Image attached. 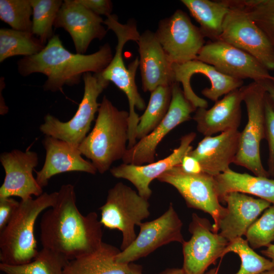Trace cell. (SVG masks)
Returning a JSON list of instances; mask_svg holds the SVG:
<instances>
[{
  "label": "cell",
  "instance_id": "6da1fadb",
  "mask_svg": "<svg viewBox=\"0 0 274 274\" xmlns=\"http://www.w3.org/2000/svg\"><path fill=\"white\" fill-rule=\"evenodd\" d=\"M55 203L43 214L40 222L42 248L70 261L97 248L102 243V224L95 212L79 210L75 187L62 185Z\"/></svg>",
  "mask_w": 274,
  "mask_h": 274
},
{
  "label": "cell",
  "instance_id": "7a4b0ae2",
  "mask_svg": "<svg viewBox=\"0 0 274 274\" xmlns=\"http://www.w3.org/2000/svg\"><path fill=\"white\" fill-rule=\"evenodd\" d=\"M113 57L108 43L92 54H74L64 48L58 35H54L39 53L18 61V71L22 76L42 73L47 77L44 90L63 92L64 85L79 84L84 74L101 72Z\"/></svg>",
  "mask_w": 274,
  "mask_h": 274
},
{
  "label": "cell",
  "instance_id": "3957f363",
  "mask_svg": "<svg viewBox=\"0 0 274 274\" xmlns=\"http://www.w3.org/2000/svg\"><path fill=\"white\" fill-rule=\"evenodd\" d=\"M92 130L78 148L100 174L123 158L128 141L129 112L119 110L106 96L102 98Z\"/></svg>",
  "mask_w": 274,
  "mask_h": 274
},
{
  "label": "cell",
  "instance_id": "277c9868",
  "mask_svg": "<svg viewBox=\"0 0 274 274\" xmlns=\"http://www.w3.org/2000/svg\"><path fill=\"white\" fill-rule=\"evenodd\" d=\"M58 192H43L36 198L21 200L9 222L0 232V260L9 265L31 262L37 255L35 226L39 216L55 203Z\"/></svg>",
  "mask_w": 274,
  "mask_h": 274
},
{
  "label": "cell",
  "instance_id": "5b68a950",
  "mask_svg": "<svg viewBox=\"0 0 274 274\" xmlns=\"http://www.w3.org/2000/svg\"><path fill=\"white\" fill-rule=\"evenodd\" d=\"M104 24L107 26L108 29L112 30L115 33L117 44L111 61L100 74L105 80L114 83L127 96L129 114L127 148L130 149L137 142L136 130L140 116L135 112V109L143 111L146 106L139 92L135 81L136 71L139 66V58L136 57L127 67L122 57V51L127 42L133 41L136 43L141 34L135 21L131 20L126 24H121L115 14L107 17L104 20Z\"/></svg>",
  "mask_w": 274,
  "mask_h": 274
},
{
  "label": "cell",
  "instance_id": "8992f818",
  "mask_svg": "<svg viewBox=\"0 0 274 274\" xmlns=\"http://www.w3.org/2000/svg\"><path fill=\"white\" fill-rule=\"evenodd\" d=\"M243 100L248 115L247 124L240 134L237 153L233 163L252 172L255 176L269 178L260 156V143L265 138V90L253 82L242 87Z\"/></svg>",
  "mask_w": 274,
  "mask_h": 274
},
{
  "label": "cell",
  "instance_id": "52a82bcc",
  "mask_svg": "<svg viewBox=\"0 0 274 274\" xmlns=\"http://www.w3.org/2000/svg\"><path fill=\"white\" fill-rule=\"evenodd\" d=\"M149 208L148 199L122 182L109 190L105 203L99 208L100 222L106 228L122 232L121 251L136 238L134 227L150 216Z\"/></svg>",
  "mask_w": 274,
  "mask_h": 274
},
{
  "label": "cell",
  "instance_id": "ba28073f",
  "mask_svg": "<svg viewBox=\"0 0 274 274\" xmlns=\"http://www.w3.org/2000/svg\"><path fill=\"white\" fill-rule=\"evenodd\" d=\"M82 77L84 94L74 116L70 120L62 122L55 116L47 114L39 128L46 136L58 139L77 147L89 133L91 123L100 106L97 98L110 83L100 73H86Z\"/></svg>",
  "mask_w": 274,
  "mask_h": 274
},
{
  "label": "cell",
  "instance_id": "9c48e42d",
  "mask_svg": "<svg viewBox=\"0 0 274 274\" xmlns=\"http://www.w3.org/2000/svg\"><path fill=\"white\" fill-rule=\"evenodd\" d=\"M157 179L175 187L188 207L199 210L211 216L214 220L213 230L218 233L219 222L226 215L227 209L220 203L214 176L203 172L197 174L187 173L180 164L167 170Z\"/></svg>",
  "mask_w": 274,
  "mask_h": 274
},
{
  "label": "cell",
  "instance_id": "30bf717a",
  "mask_svg": "<svg viewBox=\"0 0 274 274\" xmlns=\"http://www.w3.org/2000/svg\"><path fill=\"white\" fill-rule=\"evenodd\" d=\"M155 32L173 64L197 59L206 44L199 27L193 24L188 15L180 9L161 19Z\"/></svg>",
  "mask_w": 274,
  "mask_h": 274
},
{
  "label": "cell",
  "instance_id": "8fae6325",
  "mask_svg": "<svg viewBox=\"0 0 274 274\" xmlns=\"http://www.w3.org/2000/svg\"><path fill=\"white\" fill-rule=\"evenodd\" d=\"M135 240L117 255L119 263L128 264L145 257L159 247L172 242L182 244L183 223L170 203L167 210L155 219L142 222Z\"/></svg>",
  "mask_w": 274,
  "mask_h": 274
},
{
  "label": "cell",
  "instance_id": "7c38bea8",
  "mask_svg": "<svg viewBox=\"0 0 274 274\" xmlns=\"http://www.w3.org/2000/svg\"><path fill=\"white\" fill-rule=\"evenodd\" d=\"M197 59L213 65L222 73L235 79H251L258 83L271 82L274 84V76L257 59L221 40L206 43Z\"/></svg>",
  "mask_w": 274,
  "mask_h": 274
},
{
  "label": "cell",
  "instance_id": "4fadbf2b",
  "mask_svg": "<svg viewBox=\"0 0 274 274\" xmlns=\"http://www.w3.org/2000/svg\"><path fill=\"white\" fill-rule=\"evenodd\" d=\"M190 239L182 244L185 274H205L207 268L224 256L229 242L219 232L213 231L209 220L196 213L192 215L189 225Z\"/></svg>",
  "mask_w": 274,
  "mask_h": 274
},
{
  "label": "cell",
  "instance_id": "5bb4252c",
  "mask_svg": "<svg viewBox=\"0 0 274 274\" xmlns=\"http://www.w3.org/2000/svg\"><path fill=\"white\" fill-rule=\"evenodd\" d=\"M219 40L251 55L267 70H274V46L242 8L230 7Z\"/></svg>",
  "mask_w": 274,
  "mask_h": 274
},
{
  "label": "cell",
  "instance_id": "9a60e30c",
  "mask_svg": "<svg viewBox=\"0 0 274 274\" xmlns=\"http://www.w3.org/2000/svg\"><path fill=\"white\" fill-rule=\"evenodd\" d=\"M196 108L186 97L180 83L172 85V96L168 112L160 123L148 135L127 150L124 163L143 165L154 162L156 150L163 139L180 124L191 119Z\"/></svg>",
  "mask_w": 274,
  "mask_h": 274
},
{
  "label": "cell",
  "instance_id": "2e32d148",
  "mask_svg": "<svg viewBox=\"0 0 274 274\" xmlns=\"http://www.w3.org/2000/svg\"><path fill=\"white\" fill-rule=\"evenodd\" d=\"M5 177L0 188V197L17 196L21 200L39 196L43 193L42 188L33 175L39 163L36 152L14 149L0 156Z\"/></svg>",
  "mask_w": 274,
  "mask_h": 274
},
{
  "label": "cell",
  "instance_id": "e0dca14e",
  "mask_svg": "<svg viewBox=\"0 0 274 274\" xmlns=\"http://www.w3.org/2000/svg\"><path fill=\"white\" fill-rule=\"evenodd\" d=\"M173 68L176 82L182 84L186 97L196 109L207 108L208 102L198 96L192 89L190 79L193 75H203L210 80L211 87L204 88L201 93L207 98L215 102L221 96L242 87L244 84L243 80L225 75L213 65L198 59L182 64H173Z\"/></svg>",
  "mask_w": 274,
  "mask_h": 274
},
{
  "label": "cell",
  "instance_id": "ac0fdd59",
  "mask_svg": "<svg viewBox=\"0 0 274 274\" xmlns=\"http://www.w3.org/2000/svg\"><path fill=\"white\" fill-rule=\"evenodd\" d=\"M102 17L94 14L77 0H65L55 20L54 26L63 28L71 36L76 53L84 54L94 39L101 40L107 30Z\"/></svg>",
  "mask_w": 274,
  "mask_h": 274
},
{
  "label": "cell",
  "instance_id": "d6986e66",
  "mask_svg": "<svg viewBox=\"0 0 274 274\" xmlns=\"http://www.w3.org/2000/svg\"><path fill=\"white\" fill-rule=\"evenodd\" d=\"M196 134L194 132L182 136L179 146L166 157L147 164L134 165L122 163L110 169L115 178L131 182L142 197L149 200L152 195L151 182L173 167L181 164L183 158L192 149L191 145Z\"/></svg>",
  "mask_w": 274,
  "mask_h": 274
},
{
  "label": "cell",
  "instance_id": "ffe728a7",
  "mask_svg": "<svg viewBox=\"0 0 274 274\" xmlns=\"http://www.w3.org/2000/svg\"><path fill=\"white\" fill-rule=\"evenodd\" d=\"M139 67L144 92L161 86H172L176 82L173 64L169 61L155 32L146 30L136 42Z\"/></svg>",
  "mask_w": 274,
  "mask_h": 274
},
{
  "label": "cell",
  "instance_id": "44dd1931",
  "mask_svg": "<svg viewBox=\"0 0 274 274\" xmlns=\"http://www.w3.org/2000/svg\"><path fill=\"white\" fill-rule=\"evenodd\" d=\"M46 151L44 164L36 172V180L44 188L54 176L70 172L95 175L97 169L91 161L84 159L78 147L50 136L43 140Z\"/></svg>",
  "mask_w": 274,
  "mask_h": 274
},
{
  "label": "cell",
  "instance_id": "7402d4cb",
  "mask_svg": "<svg viewBox=\"0 0 274 274\" xmlns=\"http://www.w3.org/2000/svg\"><path fill=\"white\" fill-rule=\"evenodd\" d=\"M227 212L220 220L218 232L229 243L245 235L260 214L271 206L261 198L238 192L227 193L223 199Z\"/></svg>",
  "mask_w": 274,
  "mask_h": 274
},
{
  "label": "cell",
  "instance_id": "603a6c76",
  "mask_svg": "<svg viewBox=\"0 0 274 274\" xmlns=\"http://www.w3.org/2000/svg\"><path fill=\"white\" fill-rule=\"evenodd\" d=\"M241 132L229 130L215 136H207L188 155L200 163L202 172L215 177L233 163L237 153Z\"/></svg>",
  "mask_w": 274,
  "mask_h": 274
},
{
  "label": "cell",
  "instance_id": "cb8c5ba5",
  "mask_svg": "<svg viewBox=\"0 0 274 274\" xmlns=\"http://www.w3.org/2000/svg\"><path fill=\"white\" fill-rule=\"evenodd\" d=\"M242 87L218 100L209 109H196L193 119L197 131L204 136H212L229 130L238 129L242 118Z\"/></svg>",
  "mask_w": 274,
  "mask_h": 274
},
{
  "label": "cell",
  "instance_id": "d4e9b609",
  "mask_svg": "<svg viewBox=\"0 0 274 274\" xmlns=\"http://www.w3.org/2000/svg\"><path fill=\"white\" fill-rule=\"evenodd\" d=\"M214 178L220 202L227 193L238 192L255 195L274 204V179L238 173L230 168Z\"/></svg>",
  "mask_w": 274,
  "mask_h": 274
},
{
  "label": "cell",
  "instance_id": "484cf974",
  "mask_svg": "<svg viewBox=\"0 0 274 274\" xmlns=\"http://www.w3.org/2000/svg\"><path fill=\"white\" fill-rule=\"evenodd\" d=\"M120 251L102 242L94 251L69 261L63 274H126L128 264L116 260Z\"/></svg>",
  "mask_w": 274,
  "mask_h": 274
},
{
  "label": "cell",
  "instance_id": "4316f807",
  "mask_svg": "<svg viewBox=\"0 0 274 274\" xmlns=\"http://www.w3.org/2000/svg\"><path fill=\"white\" fill-rule=\"evenodd\" d=\"M191 16L199 23L205 38L219 40L224 21L230 5L228 0H182Z\"/></svg>",
  "mask_w": 274,
  "mask_h": 274
},
{
  "label": "cell",
  "instance_id": "83f0119b",
  "mask_svg": "<svg viewBox=\"0 0 274 274\" xmlns=\"http://www.w3.org/2000/svg\"><path fill=\"white\" fill-rule=\"evenodd\" d=\"M172 86H161L151 92L145 112L140 117L136 139L141 140L150 133L162 121L169 109Z\"/></svg>",
  "mask_w": 274,
  "mask_h": 274
},
{
  "label": "cell",
  "instance_id": "f1b7e54d",
  "mask_svg": "<svg viewBox=\"0 0 274 274\" xmlns=\"http://www.w3.org/2000/svg\"><path fill=\"white\" fill-rule=\"evenodd\" d=\"M45 46L31 32L12 28L0 29V62L12 56L35 55Z\"/></svg>",
  "mask_w": 274,
  "mask_h": 274
},
{
  "label": "cell",
  "instance_id": "f546056e",
  "mask_svg": "<svg viewBox=\"0 0 274 274\" xmlns=\"http://www.w3.org/2000/svg\"><path fill=\"white\" fill-rule=\"evenodd\" d=\"M69 260L63 256L43 248L30 262L21 265L0 263V270L5 274H63Z\"/></svg>",
  "mask_w": 274,
  "mask_h": 274
},
{
  "label": "cell",
  "instance_id": "4dcf8cb0",
  "mask_svg": "<svg viewBox=\"0 0 274 274\" xmlns=\"http://www.w3.org/2000/svg\"><path fill=\"white\" fill-rule=\"evenodd\" d=\"M32 9V33L45 45L53 35V26L63 1L30 0Z\"/></svg>",
  "mask_w": 274,
  "mask_h": 274
},
{
  "label": "cell",
  "instance_id": "1f68e13d",
  "mask_svg": "<svg viewBox=\"0 0 274 274\" xmlns=\"http://www.w3.org/2000/svg\"><path fill=\"white\" fill-rule=\"evenodd\" d=\"M234 252L240 257L239 269L235 274H259L274 268L271 260L256 253L246 239L238 238L229 243L224 251V255ZM205 274H218L217 269H212Z\"/></svg>",
  "mask_w": 274,
  "mask_h": 274
},
{
  "label": "cell",
  "instance_id": "d6a6232c",
  "mask_svg": "<svg viewBox=\"0 0 274 274\" xmlns=\"http://www.w3.org/2000/svg\"><path fill=\"white\" fill-rule=\"evenodd\" d=\"M242 8L274 46V0H232Z\"/></svg>",
  "mask_w": 274,
  "mask_h": 274
},
{
  "label": "cell",
  "instance_id": "836d02e7",
  "mask_svg": "<svg viewBox=\"0 0 274 274\" xmlns=\"http://www.w3.org/2000/svg\"><path fill=\"white\" fill-rule=\"evenodd\" d=\"M30 0H1L0 19L12 29L32 32Z\"/></svg>",
  "mask_w": 274,
  "mask_h": 274
},
{
  "label": "cell",
  "instance_id": "e575fe53",
  "mask_svg": "<svg viewBox=\"0 0 274 274\" xmlns=\"http://www.w3.org/2000/svg\"><path fill=\"white\" fill-rule=\"evenodd\" d=\"M245 236L253 249L267 247L274 242V204L266 209L251 225Z\"/></svg>",
  "mask_w": 274,
  "mask_h": 274
},
{
  "label": "cell",
  "instance_id": "d590c367",
  "mask_svg": "<svg viewBox=\"0 0 274 274\" xmlns=\"http://www.w3.org/2000/svg\"><path fill=\"white\" fill-rule=\"evenodd\" d=\"M265 138L268 146L269 155L267 161L268 172L274 177V110L267 100H265Z\"/></svg>",
  "mask_w": 274,
  "mask_h": 274
},
{
  "label": "cell",
  "instance_id": "8d00e7d4",
  "mask_svg": "<svg viewBox=\"0 0 274 274\" xmlns=\"http://www.w3.org/2000/svg\"><path fill=\"white\" fill-rule=\"evenodd\" d=\"M19 202L12 197H0V232L10 221Z\"/></svg>",
  "mask_w": 274,
  "mask_h": 274
},
{
  "label": "cell",
  "instance_id": "74e56055",
  "mask_svg": "<svg viewBox=\"0 0 274 274\" xmlns=\"http://www.w3.org/2000/svg\"><path fill=\"white\" fill-rule=\"evenodd\" d=\"M84 7L94 14L105 15L106 17L111 15L113 11V4L109 0H77Z\"/></svg>",
  "mask_w": 274,
  "mask_h": 274
},
{
  "label": "cell",
  "instance_id": "f35d334b",
  "mask_svg": "<svg viewBox=\"0 0 274 274\" xmlns=\"http://www.w3.org/2000/svg\"><path fill=\"white\" fill-rule=\"evenodd\" d=\"M180 166L187 173L197 174L202 172L199 162L195 158L188 154L183 158Z\"/></svg>",
  "mask_w": 274,
  "mask_h": 274
},
{
  "label": "cell",
  "instance_id": "ab89813d",
  "mask_svg": "<svg viewBox=\"0 0 274 274\" xmlns=\"http://www.w3.org/2000/svg\"><path fill=\"white\" fill-rule=\"evenodd\" d=\"M259 84L265 89L266 97L274 110V84L271 82H265Z\"/></svg>",
  "mask_w": 274,
  "mask_h": 274
},
{
  "label": "cell",
  "instance_id": "60d3db41",
  "mask_svg": "<svg viewBox=\"0 0 274 274\" xmlns=\"http://www.w3.org/2000/svg\"><path fill=\"white\" fill-rule=\"evenodd\" d=\"M126 274H143L142 267L132 263L128 264Z\"/></svg>",
  "mask_w": 274,
  "mask_h": 274
},
{
  "label": "cell",
  "instance_id": "b9f144b4",
  "mask_svg": "<svg viewBox=\"0 0 274 274\" xmlns=\"http://www.w3.org/2000/svg\"><path fill=\"white\" fill-rule=\"evenodd\" d=\"M263 255L269 258L274 265V244H270L267 248L261 251Z\"/></svg>",
  "mask_w": 274,
  "mask_h": 274
},
{
  "label": "cell",
  "instance_id": "7bdbcfd3",
  "mask_svg": "<svg viewBox=\"0 0 274 274\" xmlns=\"http://www.w3.org/2000/svg\"><path fill=\"white\" fill-rule=\"evenodd\" d=\"M159 274H185L183 268H167Z\"/></svg>",
  "mask_w": 274,
  "mask_h": 274
},
{
  "label": "cell",
  "instance_id": "ee69618b",
  "mask_svg": "<svg viewBox=\"0 0 274 274\" xmlns=\"http://www.w3.org/2000/svg\"><path fill=\"white\" fill-rule=\"evenodd\" d=\"M259 274H274V268L270 270L263 271Z\"/></svg>",
  "mask_w": 274,
  "mask_h": 274
}]
</instances>
